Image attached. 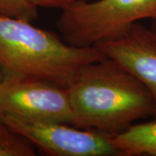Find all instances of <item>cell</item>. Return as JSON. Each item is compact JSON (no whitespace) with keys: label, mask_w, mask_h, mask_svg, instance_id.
<instances>
[{"label":"cell","mask_w":156,"mask_h":156,"mask_svg":"<svg viewBox=\"0 0 156 156\" xmlns=\"http://www.w3.org/2000/svg\"><path fill=\"white\" fill-rule=\"evenodd\" d=\"M56 26L76 47H95L116 38L143 19L156 20V0H81L62 9Z\"/></svg>","instance_id":"cell-3"},{"label":"cell","mask_w":156,"mask_h":156,"mask_svg":"<svg viewBox=\"0 0 156 156\" xmlns=\"http://www.w3.org/2000/svg\"><path fill=\"white\" fill-rule=\"evenodd\" d=\"M95 47L134 75L148 90L156 107V37L150 29L138 22L120 37Z\"/></svg>","instance_id":"cell-6"},{"label":"cell","mask_w":156,"mask_h":156,"mask_svg":"<svg viewBox=\"0 0 156 156\" xmlns=\"http://www.w3.org/2000/svg\"><path fill=\"white\" fill-rule=\"evenodd\" d=\"M0 15L31 22L37 17V7L30 0H0Z\"/></svg>","instance_id":"cell-9"},{"label":"cell","mask_w":156,"mask_h":156,"mask_svg":"<svg viewBox=\"0 0 156 156\" xmlns=\"http://www.w3.org/2000/svg\"><path fill=\"white\" fill-rule=\"evenodd\" d=\"M151 31L153 32V34L156 37V20H153L152 21V23H151L150 28Z\"/></svg>","instance_id":"cell-11"},{"label":"cell","mask_w":156,"mask_h":156,"mask_svg":"<svg viewBox=\"0 0 156 156\" xmlns=\"http://www.w3.org/2000/svg\"><path fill=\"white\" fill-rule=\"evenodd\" d=\"M4 76H5V71H4V69L2 67V65L0 64V86H1V83L3 82Z\"/></svg>","instance_id":"cell-12"},{"label":"cell","mask_w":156,"mask_h":156,"mask_svg":"<svg viewBox=\"0 0 156 156\" xmlns=\"http://www.w3.org/2000/svg\"><path fill=\"white\" fill-rule=\"evenodd\" d=\"M113 140L121 156H156V120L133 124Z\"/></svg>","instance_id":"cell-7"},{"label":"cell","mask_w":156,"mask_h":156,"mask_svg":"<svg viewBox=\"0 0 156 156\" xmlns=\"http://www.w3.org/2000/svg\"><path fill=\"white\" fill-rule=\"evenodd\" d=\"M0 116L74 125L67 88L44 79L5 74L0 86Z\"/></svg>","instance_id":"cell-4"},{"label":"cell","mask_w":156,"mask_h":156,"mask_svg":"<svg viewBox=\"0 0 156 156\" xmlns=\"http://www.w3.org/2000/svg\"><path fill=\"white\" fill-rule=\"evenodd\" d=\"M67 90L78 128L116 135L139 120L155 118L148 90L111 58L82 66Z\"/></svg>","instance_id":"cell-1"},{"label":"cell","mask_w":156,"mask_h":156,"mask_svg":"<svg viewBox=\"0 0 156 156\" xmlns=\"http://www.w3.org/2000/svg\"><path fill=\"white\" fill-rule=\"evenodd\" d=\"M36 147L0 118V156H34Z\"/></svg>","instance_id":"cell-8"},{"label":"cell","mask_w":156,"mask_h":156,"mask_svg":"<svg viewBox=\"0 0 156 156\" xmlns=\"http://www.w3.org/2000/svg\"><path fill=\"white\" fill-rule=\"evenodd\" d=\"M81 0H30L34 5L44 8H64Z\"/></svg>","instance_id":"cell-10"},{"label":"cell","mask_w":156,"mask_h":156,"mask_svg":"<svg viewBox=\"0 0 156 156\" xmlns=\"http://www.w3.org/2000/svg\"><path fill=\"white\" fill-rule=\"evenodd\" d=\"M0 118L36 147L52 156H121L113 136L62 122Z\"/></svg>","instance_id":"cell-5"},{"label":"cell","mask_w":156,"mask_h":156,"mask_svg":"<svg viewBox=\"0 0 156 156\" xmlns=\"http://www.w3.org/2000/svg\"><path fill=\"white\" fill-rule=\"evenodd\" d=\"M31 22L0 15V64L5 74L37 77L67 88L79 69L105 56L76 47Z\"/></svg>","instance_id":"cell-2"}]
</instances>
